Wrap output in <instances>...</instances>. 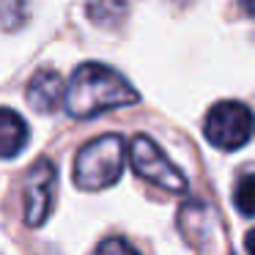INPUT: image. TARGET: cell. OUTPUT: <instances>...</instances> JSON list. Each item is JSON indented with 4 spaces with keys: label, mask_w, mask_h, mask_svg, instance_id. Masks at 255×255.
<instances>
[{
    "label": "cell",
    "mask_w": 255,
    "mask_h": 255,
    "mask_svg": "<svg viewBox=\"0 0 255 255\" xmlns=\"http://www.w3.org/2000/svg\"><path fill=\"white\" fill-rule=\"evenodd\" d=\"M66 110L74 118H94L116 107H129L140 99L137 91L105 63H85L72 74L66 88Z\"/></svg>",
    "instance_id": "1"
},
{
    "label": "cell",
    "mask_w": 255,
    "mask_h": 255,
    "mask_svg": "<svg viewBox=\"0 0 255 255\" xmlns=\"http://www.w3.org/2000/svg\"><path fill=\"white\" fill-rule=\"evenodd\" d=\"M124 140L121 134H102L80 148L74 159V184L80 189H107L124 173Z\"/></svg>",
    "instance_id": "2"
},
{
    "label": "cell",
    "mask_w": 255,
    "mask_h": 255,
    "mask_svg": "<svg viewBox=\"0 0 255 255\" xmlns=\"http://www.w3.org/2000/svg\"><path fill=\"white\" fill-rule=\"evenodd\" d=\"M203 132L214 148L236 151L247 145L255 134V116L242 102H217L203 121Z\"/></svg>",
    "instance_id": "3"
},
{
    "label": "cell",
    "mask_w": 255,
    "mask_h": 255,
    "mask_svg": "<svg viewBox=\"0 0 255 255\" xmlns=\"http://www.w3.org/2000/svg\"><path fill=\"white\" fill-rule=\"evenodd\" d=\"M129 165L143 181L154 184L167 192H187V178L184 173L162 154V148L148 134H134L129 143Z\"/></svg>",
    "instance_id": "4"
},
{
    "label": "cell",
    "mask_w": 255,
    "mask_h": 255,
    "mask_svg": "<svg viewBox=\"0 0 255 255\" xmlns=\"http://www.w3.org/2000/svg\"><path fill=\"white\" fill-rule=\"evenodd\" d=\"M25 222L39 228L52 214L58 198V167L50 159H36L25 173Z\"/></svg>",
    "instance_id": "5"
},
{
    "label": "cell",
    "mask_w": 255,
    "mask_h": 255,
    "mask_svg": "<svg viewBox=\"0 0 255 255\" xmlns=\"http://www.w3.org/2000/svg\"><path fill=\"white\" fill-rule=\"evenodd\" d=\"M63 96H66V88L55 69H39L25 88V99L36 113H52Z\"/></svg>",
    "instance_id": "6"
},
{
    "label": "cell",
    "mask_w": 255,
    "mask_h": 255,
    "mask_svg": "<svg viewBox=\"0 0 255 255\" xmlns=\"http://www.w3.org/2000/svg\"><path fill=\"white\" fill-rule=\"evenodd\" d=\"M28 143V124L19 113L0 107V159H11Z\"/></svg>",
    "instance_id": "7"
},
{
    "label": "cell",
    "mask_w": 255,
    "mask_h": 255,
    "mask_svg": "<svg viewBox=\"0 0 255 255\" xmlns=\"http://www.w3.org/2000/svg\"><path fill=\"white\" fill-rule=\"evenodd\" d=\"M127 0H88V17L99 25H116L127 17Z\"/></svg>",
    "instance_id": "8"
},
{
    "label": "cell",
    "mask_w": 255,
    "mask_h": 255,
    "mask_svg": "<svg viewBox=\"0 0 255 255\" xmlns=\"http://www.w3.org/2000/svg\"><path fill=\"white\" fill-rule=\"evenodd\" d=\"M233 203L242 214L255 217V173H244L233 187Z\"/></svg>",
    "instance_id": "9"
},
{
    "label": "cell",
    "mask_w": 255,
    "mask_h": 255,
    "mask_svg": "<svg viewBox=\"0 0 255 255\" xmlns=\"http://www.w3.org/2000/svg\"><path fill=\"white\" fill-rule=\"evenodd\" d=\"M28 19V3L25 0H3L0 3V22L8 30H17Z\"/></svg>",
    "instance_id": "10"
},
{
    "label": "cell",
    "mask_w": 255,
    "mask_h": 255,
    "mask_svg": "<svg viewBox=\"0 0 255 255\" xmlns=\"http://www.w3.org/2000/svg\"><path fill=\"white\" fill-rule=\"evenodd\" d=\"M96 255H140L137 250L132 247V244L127 242V239H105V242L99 244V250H96Z\"/></svg>",
    "instance_id": "11"
},
{
    "label": "cell",
    "mask_w": 255,
    "mask_h": 255,
    "mask_svg": "<svg viewBox=\"0 0 255 255\" xmlns=\"http://www.w3.org/2000/svg\"><path fill=\"white\" fill-rule=\"evenodd\" d=\"M244 247H247V255H255V228L247 233V239H244Z\"/></svg>",
    "instance_id": "12"
}]
</instances>
